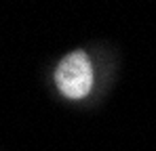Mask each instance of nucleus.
<instances>
[{"label": "nucleus", "mask_w": 156, "mask_h": 151, "mask_svg": "<svg viewBox=\"0 0 156 151\" xmlns=\"http://www.w3.org/2000/svg\"><path fill=\"white\" fill-rule=\"evenodd\" d=\"M55 82L63 97L82 99L91 90V84H93V67L89 57L82 50L70 52L68 57H63L55 69Z\"/></svg>", "instance_id": "1"}]
</instances>
